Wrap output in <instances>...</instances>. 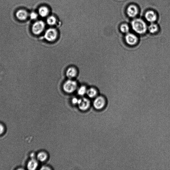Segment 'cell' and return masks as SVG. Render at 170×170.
<instances>
[{
  "label": "cell",
  "instance_id": "obj_1",
  "mask_svg": "<svg viewBox=\"0 0 170 170\" xmlns=\"http://www.w3.org/2000/svg\"><path fill=\"white\" fill-rule=\"evenodd\" d=\"M131 24L132 28L137 34L143 35L147 32L148 27L143 20L135 19L132 21Z\"/></svg>",
  "mask_w": 170,
  "mask_h": 170
},
{
  "label": "cell",
  "instance_id": "obj_2",
  "mask_svg": "<svg viewBox=\"0 0 170 170\" xmlns=\"http://www.w3.org/2000/svg\"><path fill=\"white\" fill-rule=\"evenodd\" d=\"M125 42L130 46L133 47L136 45L138 43V38L135 34L131 33L126 34L124 37Z\"/></svg>",
  "mask_w": 170,
  "mask_h": 170
},
{
  "label": "cell",
  "instance_id": "obj_3",
  "mask_svg": "<svg viewBox=\"0 0 170 170\" xmlns=\"http://www.w3.org/2000/svg\"><path fill=\"white\" fill-rule=\"evenodd\" d=\"M45 24L42 21H38L35 22L32 27V32L35 35H40L44 29Z\"/></svg>",
  "mask_w": 170,
  "mask_h": 170
},
{
  "label": "cell",
  "instance_id": "obj_4",
  "mask_svg": "<svg viewBox=\"0 0 170 170\" xmlns=\"http://www.w3.org/2000/svg\"><path fill=\"white\" fill-rule=\"evenodd\" d=\"M77 84L74 81L68 80L66 82L63 86V88L65 92L68 93L74 92L77 89Z\"/></svg>",
  "mask_w": 170,
  "mask_h": 170
},
{
  "label": "cell",
  "instance_id": "obj_5",
  "mask_svg": "<svg viewBox=\"0 0 170 170\" xmlns=\"http://www.w3.org/2000/svg\"><path fill=\"white\" fill-rule=\"evenodd\" d=\"M106 101L105 98L102 96H99L95 99L93 102V105L95 108L98 110L103 109L106 105Z\"/></svg>",
  "mask_w": 170,
  "mask_h": 170
},
{
  "label": "cell",
  "instance_id": "obj_6",
  "mask_svg": "<svg viewBox=\"0 0 170 170\" xmlns=\"http://www.w3.org/2000/svg\"><path fill=\"white\" fill-rule=\"evenodd\" d=\"M57 35L56 30L54 28H50L47 30L45 33V38L48 41H53L56 39Z\"/></svg>",
  "mask_w": 170,
  "mask_h": 170
},
{
  "label": "cell",
  "instance_id": "obj_7",
  "mask_svg": "<svg viewBox=\"0 0 170 170\" xmlns=\"http://www.w3.org/2000/svg\"><path fill=\"white\" fill-rule=\"evenodd\" d=\"M78 104L80 109L85 111L88 108L90 102L88 99L84 98L78 99Z\"/></svg>",
  "mask_w": 170,
  "mask_h": 170
},
{
  "label": "cell",
  "instance_id": "obj_8",
  "mask_svg": "<svg viewBox=\"0 0 170 170\" xmlns=\"http://www.w3.org/2000/svg\"><path fill=\"white\" fill-rule=\"evenodd\" d=\"M138 10L137 7L134 5H130L127 9V13L128 16L131 18L136 17L138 14Z\"/></svg>",
  "mask_w": 170,
  "mask_h": 170
},
{
  "label": "cell",
  "instance_id": "obj_9",
  "mask_svg": "<svg viewBox=\"0 0 170 170\" xmlns=\"http://www.w3.org/2000/svg\"><path fill=\"white\" fill-rule=\"evenodd\" d=\"M145 17L148 22L152 23L155 22L157 18V15L152 10H149L145 13Z\"/></svg>",
  "mask_w": 170,
  "mask_h": 170
},
{
  "label": "cell",
  "instance_id": "obj_10",
  "mask_svg": "<svg viewBox=\"0 0 170 170\" xmlns=\"http://www.w3.org/2000/svg\"><path fill=\"white\" fill-rule=\"evenodd\" d=\"M17 18L20 20L24 21L26 20L29 16L28 12L24 9L18 10L16 13Z\"/></svg>",
  "mask_w": 170,
  "mask_h": 170
},
{
  "label": "cell",
  "instance_id": "obj_11",
  "mask_svg": "<svg viewBox=\"0 0 170 170\" xmlns=\"http://www.w3.org/2000/svg\"><path fill=\"white\" fill-rule=\"evenodd\" d=\"M38 165V164L37 161L34 158L32 159L28 163L27 168L30 170H35L37 168Z\"/></svg>",
  "mask_w": 170,
  "mask_h": 170
},
{
  "label": "cell",
  "instance_id": "obj_12",
  "mask_svg": "<svg viewBox=\"0 0 170 170\" xmlns=\"http://www.w3.org/2000/svg\"><path fill=\"white\" fill-rule=\"evenodd\" d=\"M77 72L76 69L73 67L69 68L66 72V75L69 78H74L77 75Z\"/></svg>",
  "mask_w": 170,
  "mask_h": 170
},
{
  "label": "cell",
  "instance_id": "obj_13",
  "mask_svg": "<svg viewBox=\"0 0 170 170\" xmlns=\"http://www.w3.org/2000/svg\"><path fill=\"white\" fill-rule=\"evenodd\" d=\"M39 15L42 17H45L49 13V10L46 6H43L40 7L38 10Z\"/></svg>",
  "mask_w": 170,
  "mask_h": 170
},
{
  "label": "cell",
  "instance_id": "obj_14",
  "mask_svg": "<svg viewBox=\"0 0 170 170\" xmlns=\"http://www.w3.org/2000/svg\"><path fill=\"white\" fill-rule=\"evenodd\" d=\"M149 32L152 34H155L158 32V27L157 24L152 23L148 27Z\"/></svg>",
  "mask_w": 170,
  "mask_h": 170
},
{
  "label": "cell",
  "instance_id": "obj_15",
  "mask_svg": "<svg viewBox=\"0 0 170 170\" xmlns=\"http://www.w3.org/2000/svg\"><path fill=\"white\" fill-rule=\"evenodd\" d=\"M48 158L47 154L44 152H41L38 154L37 158L39 161L41 162L45 161Z\"/></svg>",
  "mask_w": 170,
  "mask_h": 170
},
{
  "label": "cell",
  "instance_id": "obj_16",
  "mask_svg": "<svg viewBox=\"0 0 170 170\" xmlns=\"http://www.w3.org/2000/svg\"><path fill=\"white\" fill-rule=\"evenodd\" d=\"M88 96L90 98H95L97 94L96 90L93 88H90L87 91L86 93Z\"/></svg>",
  "mask_w": 170,
  "mask_h": 170
},
{
  "label": "cell",
  "instance_id": "obj_17",
  "mask_svg": "<svg viewBox=\"0 0 170 170\" xmlns=\"http://www.w3.org/2000/svg\"><path fill=\"white\" fill-rule=\"evenodd\" d=\"M120 30L123 33L127 34L129 32L130 28L129 26L126 24H123L120 27Z\"/></svg>",
  "mask_w": 170,
  "mask_h": 170
},
{
  "label": "cell",
  "instance_id": "obj_18",
  "mask_svg": "<svg viewBox=\"0 0 170 170\" xmlns=\"http://www.w3.org/2000/svg\"><path fill=\"white\" fill-rule=\"evenodd\" d=\"M48 24L50 25H53L56 22V19L53 16H51L48 17L47 20Z\"/></svg>",
  "mask_w": 170,
  "mask_h": 170
},
{
  "label": "cell",
  "instance_id": "obj_19",
  "mask_svg": "<svg viewBox=\"0 0 170 170\" xmlns=\"http://www.w3.org/2000/svg\"><path fill=\"white\" fill-rule=\"evenodd\" d=\"M87 90L85 86H82L78 90V95L81 96L84 95L86 93Z\"/></svg>",
  "mask_w": 170,
  "mask_h": 170
},
{
  "label": "cell",
  "instance_id": "obj_20",
  "mask_svg": "<svg viewBox=\"0 0 170 170\" xmlns=\"http://www.w3.org/2000/svg\"><path fill=\"white\" fill-rule=\"evenodd\" d=\"M30 18L32 20L36 19L38 17V15L36 12H31L29 15Z\"/></svg>",
  "mask_w": 170,
  "mask_h": 170
},
{
  "label": "cell",
  "instance_id": "obj_21",
  "mask_svg": "<svg viewBox=\"0 0 170 170\" xmlns=\"http://www.w3.org/2000/svg\"><path fill=\"white\" fill-rule=\"evenodd\" d=\"M5 131V127L3 125L0 123V135L2 134Z\"/></svg>",
  "mask_w": 170,
  "mask_h": 170
},
{
  "label": "cell",
  "instance_id": "obj_22",
  "mask_svg": "<svg viewBox=\"0 0 170 170\" xmlns=\"http://www.w3.org/2000/svg\"><path fill=\"white\" fill-rule=\"evenodd\" d=\"M78 99L77 98H73L72 100V103L74 104V105H75V104H78Z\"/></svg>",
  "mask_w": 170,
  "mask_h": 170
},
{
  "label": "cell",
  "instance_id": "obj_23",
  "mask_svg": "<svg viewBox=\"0 0 170 170\" xmlns=\"http://www.w3.org/2000/svg\"><path fill=\"white\" fill-rule=\"evenodd\" d=\"M147 46V47H149L148 46Z\"/></svg>",
  "mask_w": 170,
  "mask_h": 170
}]
</instances>
